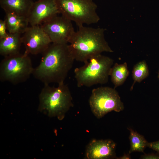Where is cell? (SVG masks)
Instances as JSON below:
<instances>
[{
  "label": "cell",
  "instance_id": "1",
  "mask_svg": "<svg viewBox=\"0 0 159 159\" xmlns=\"http://www.w3.org/2000/svg\"><path fill=\"white\" fill-rule=\"evenodd\" d=\"M42 54L34 77L44 84L64 83L75 60L69 44L52 43Z\"/></svg>",
  "mask_w": 159,
  "mask_h": 159
},
{
  "label": "cell",
  "instance_id": "2",
  "mask_svg": "<svg viewBox=\"0 0 159 159\" xmlns=\"http://www.w3.org/2000/svg\"><path fill=\"white\" fill-rule=\"evenodd\" d=\"M78 27L69 43L75 60L85 63L102 52H113L105 39L104 29Z\"/></svg>",
  "mask_w": 159,
  "mask_h": 159
},
{
  "label": "cell",
  "instance_id": "3",
  "mask_svg": "<svg viewBox=\"0 0 159 159\" xmlns=\"http://www.w3.org/2000/svg\"><path fill=\"white\" fill-rule=\"evenodd\" d=\"M39 97L38 111L60 120L64 119L66 113L73 106L70 90L64 82L57 87L44 84Z\"/></svg>",
  "mask_w": 159,
  "mask_h": 159
},
{
  "label": "cell",
  "instance_id": "4",
  "mask_svg": "<svg viewBox=\"0 0 159 159\" xmlns=\"http://www.w3.org/2000/svg\"><path fill=\"white\" fill-rule=\"evenodd\" d=\"M113 63L112 59L101 54L92 57L83 66L75 69L77 86L90 87L107 83Z\"/></svg>",
  "mask_w": 159,
  "mask_h": 159
},
{
  "label": "cell",
  "instance_id": "5",
  "mask_svg": "<svg viewBox=\"0 0 159 159\" xmlns=\"http://www.w3.org/2000/svg\"><path fill=\"white\" fill-rule=\"evenodd\" d=\"M93 0H55L59 13L78 26L97 23L100 18Z\"/></svg>",
  "mask_w": 159,
  "mask_h": 159
},
{
  "label": "cell",
  "instance_id": "6",
  "mask_svg": "<svg viewBox=\"0 0 159 159\" xmlns=\"http://www.w3.org/2000/svg\"><path fill=\"white\" fill-rule=\"evenodd\" d=\"M34 68L29 54L25 52L4 57L0 63V80L17 84L25 82Z\"/></svg>",
  "mask_w": 159,
  "mask_h": 159
},
{
  "label": "cell",
  "instance_id": "7",
  "mask_svg": "<svg viewBox=\"0 0 159 159\" xmlns=\"http://www.w3.org/2000/svg\"><path fill=\"white\" fill-rule=\"evenodd\" d=\"M89 102L92 112L98 119L110 112H119L124 108L118 92L115 88L108 87L93 89Z\"/></svg>",
  "mask_w": 159,
  "mask_h": 159
},
{
  "label": "cell",
  "instance_id": "8",
  "mask_svg": "<svg viewBox=\"0 0 159 159\" xmlns=\"http://www.w3.org/2000/svg\"><path fill=\"white\" fill-rule=\"evenodd\" d=\"M72 21L63 16L57 15L40 25L52 43H69L75 31Z\"/></svg>",
  "mask_w": 159,
  "mask_h": 159
},
{
  "label": "cell",
  "instance_id": "9",
  "mask_svg": "<svg viewBox=\"0 0 159 159\" xmlns=\"http://www.w3.org/2000/svg\"><path fill=\"white\" fill-rule=\"evenodd\" d=\"M23 34L22 43L29 54H42L52 43L40 25L28 26Z\"/></svg>",
  "mask_w": 159,
  "mask_h": 159
},
{
  "label": "cell",
  "instance_id": "10",
  "mask_svg": "<svg viewBox=\"0 0 159 159\" xmlns=\"http://www.w3.org/2000/svg\"><path fill=\"white\" fill-rule=\"evenodd\" d=\"M59 14L55 0H38L34 2L27 18L31 26L40 25Z\"/></svg>",
  "mask_w": 159,
  "mask_h": 159
},
{
  "label": "cell",
  "instance_id": "11",
  "mask_svg": "<svg viewBox=\"0 0 159 159\" xmlns=\"http://www.w3.org/2000/svg\"><path fill=\"white\" fill-rule=\"evenodd\" d=\"M115 143L110 139L91 140L87 147L85 157L88 159L116 158Z\"/></svg>",
  "mask_w": 159,
  "mask_h": 159
},
{
  "label": "cell",
  "instance_id": "12",
  "mask_svg": "<svg viewBox=\"0 0 159 159\" xmlns=\"http://www.w3.org/2000/svg\"><path fill=\"white\" fill-rule=\"evenodd\" d=\"M22 43L21 34L8 33L4 37L0 39V54L5 57L20 53Z\"/></svg>",
  "mask_w": 159,
  "mask_h": 159
},
{
  "label": "cell",
  "instance_id": "13",
  "mask_svg": "<svg viewBox=\"0 0 159 159\" xmlns=\"http://www.w3.org/2000/svg\"><path fill=\"white\" fill-rule=\"evenodd\" d=\"M34 2L33 0H0V5L5 12L27 17Z\"/></svg>",
  "mask_w": 159,
  "mask_h": 159
},
{
  "label": "cell",
  "instance_id": "14",
  "mask_svg": "<svg viewBox=\"0 0 159 159\" xmlns=\"http://www.w3.org/2000/svg\"><path fill=\"white\" fill-rule=\"evenodd\" d=\"M5 20L9 33L23 34L28 27L27 17L13 13L5 12Z\"/></svg>",
  "mask_w": 159,
  "mask_h": 159
},
{
  "label": "cell",
  "instance_id": "15",
  "mask_svg": "<svg viewBox=\"0 0 159 159\" xmlns=\"http://www.w3.org/2000/svg\"><path fill=\"white\" fill-rule=\"evenodd\" d=\"M129 73L126 62L120 64L116 63L113 65L110 70V76L114 85V88L122 85Z\"/></svg>",
  "mask_w": 159,
  "mask_h": 159
},
{
  "label": "cell",
  "instance_id": "16",
  "mask_svg": "<svg viewBox=\"0 0 159 159\" xmlns=\"http://www.w3.org/2000/svg\"><path fill=\"white\" fill-rule=\"evenodd\" d=\"M127 129L130 131L129 139L130 144V149L129 153L134 152L144 153V150L147 147L148 142L144 136L135 131L132 129L129 128Z\"/></svg>",
  "mask_w": 159,
  "mask_h": 159
},
{
  "label": "cell",
  "instance_id": "17",
  "mask_svg": "<svg viewBox=\"0 0 159 159\" xmlns=\"http://www.w3.org/2000/svg\"><path fill=\"white\" fill-rule=\"evenodd\" d=\"M149 70L147 64L145 60L141 61L134 67L132 71L133 83L130 90H132L136 82H140L149 75Z\"/></svg>",
  "mask_w": 159,
  "mask_h": 159
},
{
  "label": "cell",
  "instance_id": "18",
  "mask_svg": "<svg viewBox=\"0 0 159 159\" xmlns=\"http://www.w3.org/2000/svg\"><path fill=\"white\" fill-rule=\"evenodd\" d=\"M7 26L5 20H0V39L5 37L7 34Z\"/></svg>",
  "mask_w": 159,
  "mask_h": 159
},
{
  "label": "cell",
  "instance_id": "19",
  "mask_svg": "<svg viewBox=\"0 0 159 159\" xmlns=\"http://www.w3.org/2000/svg\"><path fill=\"white\" fill-rule=\"evenodd\" d=\"M147 147L156 151L159 154V140L156 141L148 142Z\"/></svg>",
  "mask_w": 159,
  "mask_h": 159
},
{
  "label": "cell",
  "instance_id": "20",
  "mask_svg": "<svg viewBox=\"0 0 159 159\" xmlns=\"http://www.w3.org/2000/svg\"><path fill=\"white\" fill-rule=\"evenodd\" d=\"M141 155L140 158L141 159H159V154L157 153L155 154L151 153L146 154L145 153Z\"/></svg>",
  "mask_w": 159,
  "mask_h": 159
},
{
  "label": "cell",
  "instance_id": "21",
  "mask_svg": "<svg viewBox=\"0 0 159 159\" xmlns=\"http://www.w3.org/2000/svg\"><path fill=\"white\" fill-rule=\"evenodd\" d=\"M130 154L129 153L128 154L124 153L123 155L119 158H117L116 159H131V157L130 155Z\"/></svg>",
  "mask_w": 159,
  "mask_h": 159
},
{
  "label": "cell",
  "instance_id": "22",
  "mask_svg": "<svg viewBox=\"0 0 159 159\" xmlns=\"http://www.w3.org/2000/svg\"><path fill=\"white\" fill-rule=\"evenodd\" d=\"M158 78L159 79V71L158 74Z\"/></svg>",
  "mask_w": 159,
  "mask_h": 159
},
{
  "label": "cell",
  "instance_id": "23",
  "mask_svg": "<svg viewBox=\"0 0 159 159\" xmlns=\"http://www.w3.org/2000/svg\"></svg>",
  "mask_w": 159,
  "mask_h": 159
}]
</instances>
